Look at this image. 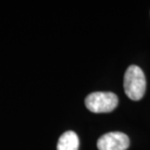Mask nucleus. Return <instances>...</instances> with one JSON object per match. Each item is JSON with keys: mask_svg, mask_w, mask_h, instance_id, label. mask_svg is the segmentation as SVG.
I'll list each match as a JSON object with an SVG mask.
<instances>
[{"mask_svg": "<svg viewBox=\"0 0 150 150\" xmlns=\"http://www.w3.org/2000/svg\"><path fill=\"white\" fill-rule=\"evenodd\" d=\"M85 104L94 113L111 112L118 105V97L111 92H95L86 98Z\"/></svg>", "mask_w": 150, "mask_h": 150, "instance_id": "nucleus-2", "label": "nucleus"}, {"mask_svg": "<svg viewBox=\"0 0 150 150\" xmlns=\"http://www.w3.org/2000/svg\"><path fill=\"white\" fill-rule=\"evenodd\" d=\"M130 139L121 132H111L101 136L98 140V150H127Z\"/></svg>", "mask_w": 150, "mask_h": 150, "instance_id": "nucleus-3", "label": "nucleus"}, {"mask_svg": "<svg viewBox=\"0 0 150 150\" xmlns=\"http://www.w3.org/2000/svg\"><path fill=\"white\" fill-rule=\"evenodd\" d=\"M146 79L142 69L137 65H130L124 75V91L132 100H139L144 96Z\"/></svg>", "mask_w": 150, "mask_h": 150, "instance_id": "nucleus-1", "label": "nucleus"}, {"mask_svg": "<svg viewBox=\"0 0 150 150\" xmlns=\"http://www.w3.org/2000/svg\"><path fill=\"white\" fill-rule=\"evenodd\" d=\"M79 148V139L72 131H67L59 137L57 150H78Z\"/></svg>", "mask_w": 150, "mask_h": 150, "instance_id": "nucleus-4", "label": "nucleus"}]
</instances>
